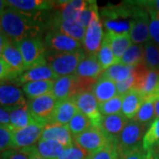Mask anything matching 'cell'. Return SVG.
Instances as JSON below:
<instances>
[{
  "mask_svg": "<svg viewBox=\"0 0 159 159\" xmlns=\"http://www.w3.org/2000/svg\"><path fill=\"white\" fill-rule=\"evenodd\" d=\"M0 29L14 43L27 38L38 37L42 31L39 20L34 15L10 6L0 14Z\"/></svg>",
  "mask_w": 159,
  "mask_h": 159,
  "instance_id": "cell-1",
  "label": "cell"
},
{
  "mask_svg": "<svg viewBox=\"0 0 159 159\" xmlns=\"http://www.w3.org/2000/svg\"><path fill=\"white\" fill-rule=\"evenodd\" d=\"M86 56L83 49L73 52H51V54H46V61L58 77H63L74 75L80 63Z\"/></svg>",
  "mask_w": 159,
  "mask_h": 159,
  "instance_id": "cell-2",
  "label": "cell"
},
{
  "mask_svg": "<svg viewBox=\"0 0 159 159\" xmlns=\"http://www.w3.org/2000/svg\"><path fill=\"white\" fill-rule=\"evenodd\" d=\"M21 52L25 70L47 65L45 44L41 37L27 38L15 43Z\"/></svg>",
  "mask_w": 159,
  "mask_h": 159,
  "instance_id": "cell-3",
  "label": "cell"
},
{
  "mask_svg": "<svg viewBox=\"0 0 159 159\" xmlns=\"http://www.w3.org/2000/svg\"><path fill=\"white\" fill-rule=\"evenodd\" d=\"M147 126L134 120H130L126 124L116 145L119 157L142 146V140Z\"/></svg>",
  "mask_w": 159,
  "mask_h": 159,
  "instance_id": "cell-4",
  "label": "cell"
},
{
  "mask_svg": "<svg viewBox=\"0 0 159 159\" xmlns=\"http://www.w3.org/2000/svg\"><path fill=\"white\" fill-rule=\"evenodd\" d=\"M140 6L135 2L131 18L129 34L134 44H143L151 40L149 34L150 19L148 12Z\"/></svg>",
  "mask_w": 159,
  "mask_h": 159,
  "instance_id": "cell-5",
  "label": "cell"
},
{
  "mask_svg": "<svg viewBox=\"0 0 159 159\" xmlns=\"http://www.w3.org/2000/svg\"><path fill=\"white\" fill-rule=\"evenodd\" d=\"M48 123L35 119L28 126L14 129L12 128V148L22 149L33 147L35 142H39L43 132Z\"/></svg>",
  "mask_w": 159,
  "mask_h": 159,
  "instance_id": "cell-6",
  "label": "cell"
},
{
  "mask_svg": "<svg viewBox=\"0 0 159 159\" xmlns=\"http://www.w3.org/2000/svg\"><path fill=\"white\" fill-rule=\"evenodd\" d=\"M74 142L89 154L95 153L110 143H112L100 128L95 126L74 136Z\"/></svg>",
  "mask_w": 159,
  "mask_h": 159,
  "instance_id": "cell-7",
  "label": "cell"
},
{
  "mask_svg": "<svg viewBox=\"0 0 159 159\" xmlns=\"http://www.w3.org/2000/svg\"><path fill=\"white\" fill-rule=\"evenodd\" d=\"M75 105L80 112L84 114L89 119L95 127L100 126L102 115L99 111V102L91 91L82 92L75 95L73 98Z\"/></svg>",
  "mask_w": 159,
  "mask_h": 159,
  "instance_id": "cell-8",
  "label": "cell"
},
{
  "mask_svg": "<svg viewBox=\"0 0 159 159\" xmlns=\"http://www.w3.org/2000/svg\"><path fill=\"white\" fill-rule=\"evenodd\" d=\"M44 44L51 49L52 52H73L82 49L81 42L54 29L47 34L44 39Z\"/></svg>",
  "mask_w": 159,
  "mask_h": 159,
  "instance_id": "cell-9",
  "label": "cell"
},
{
  "mask_svg": "<svg viewBox=\"0 0 159 159\" xmlns=\"http://www.w3.org/2000/svg\"><path fill=\"white\" fill-rule=\"evenodd\" d=\"M57 103V99L53 97L51 93H50L31 100L30 102L28 103V106L34 119L40 121H44L49 124V121L55 111Z\"/></svg>",
  "mask_w": 159,
  "mask_h": 159,
  "instance_id": "cell-10",
  "label": "cell"
},
{
  "mask_svg": "<svg viewBox=\"0 0 159 159\" xmlns=\"http://www.w3.org/2000/svg\"><path fill=\"white\" fill-rule=\"evenodd\" d=\"M104 37L102 23L97 19L87 28L85 36L82 41V46L86 54L89 56H97L102 45Z\"/></svg>",
  "mask_w": 159,
  "mask_h": 159,
  "instance_id": "cell-11",
  "label": "cell"
},
{
  "mask_svg": "<svg viewBox=\"0 0 159 159\" xmlns=\"http://www.w3.org/2000/svg\"><path fill=\"white\" fill-rule=\"evenodd\" d=\"M128 122V119L122 113L102 116L99 128L111 142L117 145L119 136Z\"/></svg>",
  "mask_w": 159,
  "mask_h": 159,
  "instance_id": "cell-12",
  "label": "cell"
},
{
  "mask_svg": "<svg viewBox=\"0 0 159 159\" xmlns=\"http://www.w3.org/2000/svg\"><path fill=\"white\" fill-rule=\"evenodd\" d=\"M51 94L57 99V101H63L72 99L79 94V83L76 75H68L59 77L55 80V84Z\"/></svg>",
  "mask_w": 159,
  "mask_h": 159,
  "instance_id": "cell-13",
  "label": "cell"
},
{
  "mask_svg": "<svg viewBox=\"0 0 159 159\" xmlns=\"http://www.w3.org/2000/svg\"><path fill=\"white\" fill-rule=\"evenodd\" d=\"M1 57L6 61L11 69V79L19 77L26 71L21 52L18 46L14 43H12L11 40H9L6 43Z\"/></svg>",
  "mask_w": 159,
  "mask_h": 159,
  "instance_id": "cell-14",
  "label": "cell"
},
{
  "mask_svg": "<svg viewBox=\"0 0 159 159\" xmlns=\"http://www.w3.org/2000/svg\"><path fill=\"white\" fill-rule=\"evenodd\" d=\"M78 111L73 99L58 101L48 125H67Z\"/></svg>",
  "mask_w": 159,
  "mask_h": 159,
  "instance_id": "cell-15",
  "label": "cell"
},
{
  "mask_svg": "<svg viewBox=\"0 0 159 159\" xmlns=\"http://www.w3.org/2000/svg\"><path fill=\"white\" fill-rule=\"evenodd\" d=\"M52 27L54 30L73 37L81 43L84 39L87 30L77 20H61L56 17L53 19Z\"/></svg>",
  "mask_w": 159,
  "mask_h": 159,
  "instance_id": "cell-16",
  "label": "cell"
},
{
  "mask_svg": "<svg viewBox=\"0 0 159 159\" xmlns=\"http://www.w3.org/2000/svg\"><path fill=\"white\" fill-rule=\"evenodd\" d=\"M59 77L53 72V70L48 66H40L25 71L16 79V83L19 85L27 84L32 81L40 80H57Z\"/></svg>",
  "mask_w": 159,
  "mask_h": 159,
  "instance_id": "cell-17",
  "label": "cell"
},
{
  "mask_svg": "<svg viewBox=\"0 0 159 159\" xmlns=\"http://www.w3.org/2000/svg\"><path fill=\"white\" fill-rule=\"evenodd\" d=\"M28 104L24 93L17 87L0 86V105L7 108H15Z\"/></svg>",
  "mask_w": 159,
  "mask_h": 159,
  "instance_id": "cell-18",
  "label": "cell"
},
{
  "mask_svg": "<svg viewBox=\"0 0 159 159\" xmlns=\"http://www.w3.org/2000/svg\"><path fill=\"white\" fill-rule=\"evenodd\" d=\"M91 92L97 98L99 103L107 102L119 96L117 84L112 80L101 76L93 86Z\"/></svg>",
  "mask_w": 159,
  "mask_h": 159,
  "instance_id": "cell-19",
  "label": "cell"
},
{
  "mask_svg": "<svg viewBox=\"0 0 159 159\" xmlns=\"http://www.w3.org/2000/svg\"><path fill=\"white\" fill-rule=\"evenodd\" d=\"M103 72L104 70L98 62L97 56L87 55L85 58L80 63L74 75L80 79L98 80Z\"/></svg>",
  "mask_w": 159,
  "mask_h": 159,
  "instance_id": "cell-20",
  "label": "cell"
},
{
  "mask_svg": "<svg viewBox=\"0 0 159 159\" xmlns=\"http://www.w3.org/2000/svg\"><path fill=\"white\" fill-rule=\"evenodd\" d=\"M7 2L10 7L31 14L49 11L55 6V2L46 0H8Z\"/></svg>",
  "mask_w": 159,
  "mask_h": 159,
  "instance_id": "cell-21",
  "label": "cell"
},
{
  "mask_svg": "<svg viewBox=\"0 0 159 159\" xmlns=\"http://www.w3.org/2000/svg\"><path fill=\"white\" fill-rule=\"evenodd\" d=\"M87 5L88 1L84 0L59 1L57 4V11L55 17L61 20H77Z\"/></svg>",
  "mask_w": 159,
  "mask_h": 159,
  "instance_id": "cell-22",
  "label": "cell"
},
{
  "mask_svg": "<svg viewBox=\"0 0 159 159\" xmlns=\"http://www.w3.org/2000/svg\"><path fill=\"white\" fill-rule=\"evenodd\" d=\"M67 125H47L40 140L57 141L64 146H69L74 142V136Z\"/></svg>",
  "mask_w": 159,
  "mask_h": 159,
  "instance_id": "cell-23",
  "label": "cell"
},
{
  "mask_svg": "<svg viewBox=\"0 0 159 159\" xmlns=\"http://www.w3.org/2000/svg\"><path fill=\"white\" fill-rule=\"evenodd\" d=\"M106 35L108 37L110 44H111V47L114 53V56L119 64L122 56L133 44L129 32H126V33L107 32Z\"/></svg>",
  "mask_w": 159,
  "mask_h": 159,
  "instance_id": "cell-24",
  "label": "cell"
},
{
  "mask_svg": "<svg viewBox=\"0 0 159 159\" xmlns=\"http://www.w3.org/2000/svg\"><path fill=\"white\" fill-rule=\"evenodd\" d=\"M144 97L138 91L132 89L124 96L122 114L128 120H133L144 102Z\"/></svg>",
  "mask_w": 159,
  "mask_h": 159,
  "instance_id": "cell-25",
  "label": "cell"
},
{
  "mask_svg": "<svg viewBox=\"0 0 159 159\" xmlns=\"http://www.w3.org/2000/svg\"><path fill=\"white\" fill-rule=\"evenodd\" d=\"M6 110L10 114V125L14 129L24 128L35 120L29 111L28 104Z\"/></svg>",
  "mask_w": 159,
  "mask_h": 159,
  "instance_id": "cell-26",
  "label": "cell"
},
{
  "mask_svg": "<svg viewBox=\"0 0 159 159\" xmlns=\"http://www.w3.org/2000/svg\"><path fill=\"white\" fill-rule=\"evenodd\" d=\"M66 146L53 140H40L34 149L42 157L45 159H57Z\"/></svg>",
  "mask_w": 159,
  "mask_h": 159,
  "instance_id": "cell-27",
  "label": "cell"
},
{
  "mask_svg": "<svg viewBox=\"0 0 159 159\" xmlns=\"http://www.w3.org/2000/svg\"><path fill=\"white\" fill-rule=\"evenodd\" d=\"M55 80H40L32 81L23 85V92L30 100L50 94L52 92Z\"/></svg>",
  "mask_w": 159,
  "mask_h": 159,
  "instance_id": "cell-28",
  "label": "cell"
},
{
  "mask_svg": "<svg viewBox=\"0 0 159 159\" xmlns=\"http://www.w3.org/2000/svg\"><path fill=\"white\" fill-rule=\"evenodd\" d=\"M134 69L135 66H125L119 63L105 70L102 76L107 77L109 79L112 80L116 83H118L130 78L134 73Z\"/></svg>",
  "mask_w": 159,
  "mask_h": 159,
  "instance_id": "cell-29",
  "label": "cell"
},
{
  "mask_svg": "<svg viewBox=\"0 0 159 159\" xmlns=\"http://www.w3.org/2000/svg\"><path fill=\"white\" fill-rule=\"evenodd\" d=\"M97 57L98 62L101 65V66L104 71L107 70L109 67L112 66L113 65L118 64V61L114 56L113 51H112V49L111 47V44H110V42H109L106 34H104L102 45L100 47L99 51L97 52Z\"/></svg>",
  "mask_w": 159,
  "mask_h": 159,
  "instance_id": "cell-30",
  "label": "cell"
},
{
  "mask_svg": "<svg viewBox=\"0 0 159 159\" xmlns=\"http://www.w3.org/2000/svg\"><path fill=\"white\" fill-rule=\"evenodd\" d=\"M144 63L149 70L159 71V45L152 40L144 44Z\"/></svg>",
  "mask_w": 159,
  "mask_h": 159,
  "instance_id": "cell-31",
  "label": "cell"
},
{
  "mask_svg": "<svg viewBox=\"0 0 159 159\" xmlns=\"http://www.w3.org/2000/svg\"><path fill=\"white\" fill-rule=\"evenodd\" d=\"M144 61V45L132 44L122 56L119 63L125 66H136Z\"/></svg>",
  "mask_w": 159,
  "mask_h": 159,
  "instance_id": "cell-32",
  "label": "cell"
},
{
  "mask_svg": "<svg viewBox=\"0 0 159 159\" xmlns=\"http://www.w3.org/2000/svg\"><path fill=\"white\" fill-rule=\"evenodd\" d=\"M156 98V97H155ZM155 98H147L144 100L140 110L135 115L133 120L141 123L143 125H150L152 119L156 116L155 114V106H154V100Z\"/></svg>",
  "mask_w": 159,
  "mask_h": 159,
  "instance_id": "cell-33",
  "label": "cell"
},
{
  "mask_svg": "<svg viewBox=\"0 0 159 159\" xmlns=\"http://www.w3.org/2000/svg\"><path fill=\"white\" fill-rule=\"evenodd\" d=\"M67 126H68L71 134L74 137L84 133L85 131L93 127L94 125L92 124L90 119H89L87 116L78 111L74 115V117L72 119V120L69 122Z\"/></svg>",
  "mask_w": 159,
  "mask_h": 159,
  "instance_id": "cell-34",
  "label": "cell"
},
{
  "mask_svg": "<svg viewBox=\"0 0 159 159\" xmlns=\"http://www.w3.org/2000/svg\"><path fill=\"white\" fill-rule=\"evenodd\" d=\"M159 143V119L154 120L149 125L146 131L143 140H142V147L145 151H149L150 149L157 145Z\"/></svg>",
  "mask_w": 159,
  "mask_h": 159,
  "instance_id": "cell-35",
  "label": "cell"
},
{
  "mask_svg": "<svg viewBox=\"0 0 159 159\" xmlns=\"http://www.w3.org/2000/svg\"><path fill=\"white\" fill-rule=\"evenodd\" d=\"M97 19H100V17H99V11L97 8V2L88 1V5L84 8V10L80 13L77 20L87 29L91 23Z\"/></svg>",
  "mask_w": 159,
  "mask_h": 159,
  "instance_id": "cell-36",
  "label": "cell"
},
{
  "mask_svg": "<svg viewBox=\"0 0 159 159\" xmlns=\"http://www.w3.org/2000/svg\"><path fill=\"white\" fill-rule=\"evenodd\" d=\"M124 96H117L107 102L99 103V111L102 116L122 113V104Z\"/></svg>",
  "mask_w": 159,
  "mask_h": 159,
  "instance_id": "cell-37",
  "label": "cell"
},
{
  "mask_svg": "<svg viewBox=\"0 0 159 159\" xmlns=\"http://www.w3.org/2000/svg\"><path fill=\"white\" fill-rule=\"evenodd\" d=\"M89 154L79 147L75 142L66 146L57 159H87Z\"/></svg>",
  "mask_w": 159,
  "mask_h": 159,
  "instance_id": "cell-38",
  "label": "cell"
},
{
  "mask_svg": "<svg viewBox=\"0 0 159 159\" xmlns=\"http://www.w3.org/2000/svg\"><path fill=\"white\" fill-rule=\"evenodd\" d=\"M87 159H119L117 146L114 143H110L97 152L89 154Z\"/></svg>",
  "mask_w": 159,
  "mask_h": 159,
  "instance_id": "cell-39",
  "label": "cell"
},
{
  "mask_svg": "<svg viewBox=\"0 0 159 159\" xmlns=\"http://www.w3.org/2000/svg\"><path fill=\"white\" fill-rule=\"evenodd\" d=\"M12 148V126L0 124V153Z\"/></svg>",
  "mask_w": 159,
  "mask_h": 159,
  "instance_id": "cell-40",
  "label": "cell"
},
{
  "mask_svg": "<svg viewBox=\"0 0 159 159\" xmlns=\"http://www.w3.org/2000/svg\"><path fill=\"white\" fill-rule=\"evenodd\" d=\"M149 15V34L150 39L159 45V15L152 10H146Z\"/></svg>",
  "mask_w": 159,
  "mask_h": 159,
  "instance_id": "cell-41",
  "label": "cell"
},
{
  "mask_svg": "<svg viewBox=\"0 0 159 159\" xmlns=\"http://www.w3.org/2000/svg\"><path fill=\"white\" fill-rule=\"evenodd\" d=\"M1 159H29V156L23 149L11 148L1 153Z\"/></svg>",
  "mask_w": 159,
  "mask_h": 159,
  "instance_id": "cell-42",
  "label": "cell"
},
{
  "mask_svg": "<svg viewBox=\"0 0 159 159\" xmlns=\"http://www.w3.org/2000/svg\"><path fill=\"white\" fill-rule=\"evenodd\" d=\"M134 74H133L130 78H128L124 81L116 83L119 96H125V94H127L129 91L132 90L134 87Z\"/></svg>",
  "mask_w": 159,
  "mask_h": 159,
  "instance_id": "cell-43",
  "label": "cell"
},
{
  "mask_svg": "<svg viewBox=\"0 0 159 159\" xmlns=\"http://www.w3.org/2000/svg\"><path fill=\"white\" fill-rule=\"evenodd\" d=\"M146 156H147V151H145L143 147L141 146L131 150L128 153L119 157V159H145Z\"/></svg>",
  "mask_w": 159,
  "mask_h": 159,
  "instance_id": "cell-44",
  "label": "cell"
},
{
  "mask_svg": "<svg viewBox=\"0 0 159 159\" xmlns=\"http://www.w3.org/2000/svg\"><path fill=\"white\" fill-rule=\"evenodd\" d=\"M6 79H11V71L6 61L0 57V81Z\"/></svg>",
  "mask_w": 159,
  "mask_h": 159,
  "instance_id": "cell-45",
  "label": "cell"
},
{
  "mask_svg": "<svg viewBox=\"0 0 159 159\" xmlns=\"http://www.w3.org/2000/svg\"><path fill=\"white\" fill-rule=\"evenodd\" d=\"M145 10H152L159 15V0L154 1H140L137 2Z\"/></svg>",
  "mask_w": 159,
  "mask_h": 159,
  "instance_id": "cell-46",
  "label": "cell"
},
{
  "mask_svg": "<svg viewBox=\"0 0 159 159\" xmlns=\"http://www.w3.org/2000/svg\"><path fill=\"white\" fill-rule=\"evenodd\" d=\"M0 124L10 125V114L6 109L0 108Z\"/></svg>",
  "mask_w": 159,
  "mask_h": 159,
  "instance_id": "cell-47",
  "label": "cell"
},
{
  "mask_svg": "<svg viewBox=\"0 0 159 159\" xmlns=\"http://www.w3.org/2000/svg\"><path fill=\"white\" fill-rule=\"evenodd\" d=\"M22 149L25 151V152H27V153L29 154V159H45V158H43V157H42L39 154L35 151L34 146H33V147H30V148H22Z\"/></svg>",
  "mask_w": 159,
  "mask_h": 159,
  "instance_id": "cell-48",
  "label": "cell"
},
{
  "mask_svg": "<svg viewBox=\"0 0 159 159\" xmlns=\"http://www.w3.org/2000/svg\"><path fill=\"white\" fill-rule=\"evenodd\" d=\"M8 41H9V39L7 38V36L3 33V31L0 29V57H2L3 51L5 50L6 43H8Z\"/></svg>",
  "mask_w": 159,
  "mask_h": 159,
  "instance_id": "cell-49",
  "label": "cell"
},
{
  "mask_svg": "<svg viewBox=\"0 0 159 159\" xmlns=\"http://www.w3.org/2000/svg\"><path fill=\"white\" fill-rule=\"evenodd\" d=\"M154 106H155V114L157 118L159 119V97H157L154 100Z\"/></svg>",
  "mask_w": 159,
  "mask_h": 159,
  "instance_id": "cell-50",
  "label": "cell"
},
{
  "mask_svg": "<svg viewBox=\"0 0 159 159\" xmlns=\"http://www.w3.org/2000/svg\"><path fill=\"white\" fill-rule=\"evenodd\" d=\"M7 7H9L8 2H7V1H3V0H0V14H1L3 11H5Z\"/></svg>",
  "mask_w": 159,
  "mask_h": 159,
  "instance_id": "cell-51",
  "label": "cell"
},
{
  "mask_svg": "<svg viewBox=\"0 0 159 159\" xmlns=\"http://www.w3.org/2000/svg\"><path fill=\"white\" fill-rule=\"evenodd\" d=\"M149 151L153 154L154 156H155L157 158L159 159V143L157 144V145H156V146H155V147H154L152 149H150Z\"/></svg>",
  "mask_w": 159,
  "mask_h": 159,
  "instance_id": "cell-52",
  "label": "cell"
},
{
  "mask_svg": "<svg viewBox=\"0 0 159 159\" xmlns=\"http://www.w3.org/2000/svg\"><path fill=\"white\" fill-rule=\"evenodd\" d=\"M145 159H157L155 156H154L153 154L151 153L150 151H148L147 152V156H146V158Z\"/></svg>",
  "mask_w": 159,
  "mask_h": 159,
  "instance_id": "cell-53",
  "label": "cell"
},
{
  "mask_svg": "<svg viewBox=\"0 0 159 159\" xmlns=\"http://www.w3.org/2000/svg\"><path fill=\"white\" fill-rule=\"evenodd\" d=\"M157 96L159 97V87H158V89H157Z\"/></svg>",
  "mask_w": 159,
  "mask_h": 159,
  "instance_id": "cell-54",
  "label": "cell"
},
{
  "mask_svg": "<svg viewBox=\"0 0 159 159\" xmlns=\"http://www.w3.org/2000/svg\"><path fill=\"white\" fill-rule=\"evenodd\" d=\"M0 26H1V19H0Z\"/></svg>",
  "mask_w": 159,
  "mask_h": 159,
  "instance_id": "cell-55",
  "label": "cell"
}]
</instances>
